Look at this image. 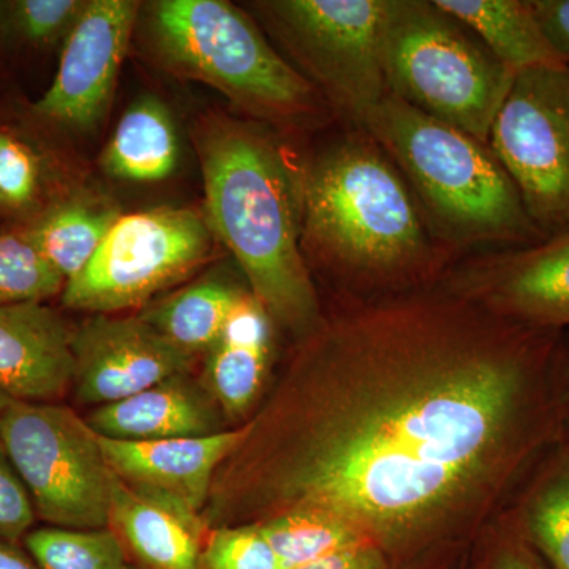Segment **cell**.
Instances as JSON below:
<instances>
[{
    "label": "cell",
    "mask_w": 569,
    "mask_h": 569,
    "mask_svg": "<svg viewBox=\"0 0 569 569\" xmlns=\"http://www.w3.org/2000/svg\"><path fill=\"white\" fill-rule=\"evenodd\" d=\"M208 227L241 266L274 325L307 336L320 323L301 247L299 178L257 127L216 118L198 133Z\"/></svg>",
    "instance_id": "obj_3"
},
{
    "label": "cell",
    "mask_w": 569,
    "mask_h": 569,
    "mask_svg": "<svg viewBox=\"0 0 569 569\" xmlns=\"http://www.w3.org/2000/svg\"><path fill=\"white\" fill-rule=\"evenodd\" d=\"M200 569H287L257 522L208 533Z\"/></svg>",
    "instance_id": "obj_27"
},
{
    "label": "cell",
    "mask_w": 569,
    "mask_h": 569,
    "mask_svg": "<svg viewBox=\"0 0 569 569\" xmlns=\"http://www.w3.org/2000/svg\"><path fill=\"white\" fill-rule=\"evenodd\" d=\"M257 523L287 569L372 545L346 520L318 509H290Z\"/></svg>",
    "instance_id": "obj_24"
},
{
    "label": "cell",
    "mask_w": 569,
    "mask_h": 569,
    "mask_svg": "<svg viewBox=\"0 0 569 569\" xmlns=\"http://www.w3.org/2000/svg\"><path fill=\"white\" fill-rule=\"evenodd\" d=\"M73 332L43 302L0 306V392L20 402H56L71 388Z\"/></svg>",
    "instance_id": "obj_15"
},
{
    "label": "cell",
    "mask_w": 569,
    "mask_h": 569,
    "mask_svg": "<svg viewBox=\"0 0 569 569\" xmlns=\"http://www.w3.org/2000/svg\"><path fill=\"white\" fill-rule=\"evenodd\" d=\"M511 516L550 569H569L568 438L550 449L531 471Z\"/></svg>",
    "instance_id": "obj_20"
},
{
    "label": "cell",
    "mask_w": 569,
    "mask_h": 569,
    "mask_svg": "<svg viewBox=\"0 0 569 569\" xmlns=\"http://www.w3.org/2000/svg\"><path fill=\"white\" fill-rule=\"evenodd\" d=\"M0 569H39L18 542L0 539Z\"/></svg>",
    "instance_id": "obj_34"
},
{
    "label": "cell",
    "mask_w": 569,
    "mask_h": 569,
    "mask_svg": "<svg viewBox=\"0 0 569 569\" xmlns=\"http://www.w3.org/2000/svg\"><path fill=\"white\" fill-rule=\"evenodd\" d=\"M567 438L569 440V419H568V425H567Z\"/></svg>",
    "instance_id": "obj_37"
},
{
    "label": "cell",
    "mask_w": 569,
    "mask_h": 569,
    "mask_svg": "<svg viewBox=\"0 0 569 569\" xmlns=\"http://www.w3.org/2000/svg\"><path fill=\"white\" fill-rule=\"evenodd\" d=\"M134 569H200L208 538L198 512L118 478L110 523Z\"/></svg>",
    "instance_id": "obj_16"
},
{
    "label": "cell",
    "mask_w": 569,
    "mask_h": 569,
    "mask_svg": "<svg viewBox=\"0 0 569 569\" xmlns=\"http://www.w3.org/2000/svg\"><path fill=\"white\" fill-rule=\"evenodd\" d=\"M179 140L170 112L146 97L129 108L102 156L108 174L122 181L159 182L174 173Z\"/></svg>",
    "instance_id": "obj_21"
},
{
    "label": "cell",
    "mask_w": 569,
    "mask_h": 569,
    "mask_svg": "<svg viewBox=\"0 0 569 569\" xmlns=\"http://www.w3.org/2000/svg\"><path fill=\"white\" fill-rule=\"evenodd\" d=\"M0 441L31 497L37 519L63 529H104L118 477L99 436L71 408L11 400Z\"/></svg>",
    "instance_id": "obj_7"
},
{
    "label": "cell",
    "mask_w": 569,
    "mask_h": 569,
    "mask_svg": "<svg viewBox=\"0 0 569 569\" xmlns=\"http://www.w3.org/2000/svg\"><path fill=\"white\" fill-rule=\"evenodd\" d=\"M244 293L220 280H203L146 310L141 317L194 358L197 353H208Z\"/></svg>",
    "instance_id": "obj_23"
},
{
    "label": "cell",
    "mask_w": 569,
    "mask_h": 569,
    "mask_svg": "<svg viewBox=\"0 0 569 569\" xmlns=\"http://www.w3.org/2000/svg\"><path fill=\"white\" fill-rule=\"evenodd\" d=\"M10 402H11L10 397L7 395H3V392H0V415H2V411L6 410L7 407H9Z\"/></svg>",
    "instance_id": "obj_36"
},
{
    "label": "cell",
    "mask_w": 569,
    "mask_h": 569,
    "mask_svg": "<svg viewBox=\"0 0 569 569\" xmlns=\"http://www.w3.org/2000/svg\"><path fill=\"white\" fill-rule=\"evenodd\" d=\"M119 217L114 206L74 198L52 206L24 234L67 283L89 264Z\"/></svg>",
    "instance_id": "obj_22"
},
{
    "label": "cell",
    "mask_w": 569,
    "mask_h": 569,
    "mask_svg": "<svg viewBox=\"0 0 569 569\" xmlns=\"http://www.w3.org/2000/svg\"><path fill=\"white\" fill-rule=\"evenodd\" d=\"M295 569H392V567L388 557L377 546L365 545Z\"/></svg>",
    "instance_id": "obj_33"
},
{
    "label": "cell",
    "mask_w": 569,
    "mask_h": 569,
    "mask_svg": "<svg viewBox=\"0 0 569 569\" xmlns=\"http://www.w3.org/2000/svg\"><path fill=\"white\" fill-rule=\"evenodd\" d=\"M365 132L402 173L437 238L460 258L545 241L492 148L389 93Z\"/></svg>",
    "instance_id": "obj_4"
},
{
    "label": "cell",
    "mask_w": 569,
    "mask_h": 569,
    "mask_svg": "<svg viewBox=\"0 0 569 569\" xmlns=\"http://www.w3.org/2000/svg\"><path fill=\"white\" fill-rule=\"evenodd\" d=\"M489 146L546 239L569 231V63L516 74Z\"/></svg>",
    "instance_id": "obj_10"
},
{
    "label": "cell",
    "mask_w": 569,
    "mask_h": 569,
    "mask_svg": "<svg viewBox=\"0 0 569 569\" xmlns=\"http://www.w3.org/2000/svg\"><path fill=\"white\" fill-rule=\"evenodd\" d=\"M209 234L192 209L121 216L89 264L63 287V306L110 316L146 305L203 263Z\"/></svg>",
    "instance_id": "obj_9"
},
{
    "label": "cell",
    "mask_w": 569,
    "mask_h": 569,
    "mask_svg": "<svg viewBox=\"0 0 569 569\" xmlns=\"http://www.w3.org/2000/svg\"><path fill=\"white\" fill-rule=\"evenodd\" d=\"M565 376H567V387L569 395V340H567V346H565Z\"/></svg>",
    "instance_id": "obj_35"
},
{
    "label": "cell",
    "mask_w": 569,
    "mask_h": 569,
    "mask_svg": "<svg viewBox=\"0 0 569 569\" xmlns=\"http://www.w3.org/2000/svg\"><path fill=\"white\" fill-rule=\"evenodd\" d=\"M477 569H550L522 537L511 512L490 531Z\"/></svg>",
    "instance_id": "obj_31"
},
{
    "label": "cell",
    "mask_w": 569,
    "mask_h": 569,
    "mask_svg": "<svg viewBox=\"0 0 569 569\" xmlns=\"http://www.w3.org/2000/svg\"><path fill=\"white\" fill-rule=\"evenodd\" d=\"M66 280L29 241L28 236H0V306L43 302L62 293Z\"/></svg>",
    "instance_id": "obj_26"
},
{
    "label": "cell",
    "mask_w": 569,
    "mask_h": 569,
    "mask_svg": "<svg viewBox=\"0 0 569 569\" xmlns=\"http://www.w3.org/2000/svg\"><path fill=\"white\" fill-rule=\"evenodd\" d=\"M447 290L530 328H569V231L535 246L459 258L440 280Z\"/></svg>",
    "instance_id": "obj_11"
},
{
    "label": "cell",
    "mask_w": 569,
    "mask_h": 569,
    "mask_svg": "<svg viewBox=\"0 0 569 569\" xmlns=\"http://www.w3.org/2000/svg\"><path fill=\"white\" fill-rule=\"evenodd\" d=\"M546 36L569 63V0H531Z\"/></svg>",
    "instance_id": "obj_32"
},
{
    "label": "cell",
    "mask_w": 569,
    "mask_h": 569,
    "mask_svg": "<svg viewBox=\"0 0 569 569\" xmlns=\"http://www.w3.org/2000/svg\"><path fill=\"white\" fill-rule=\"evenodd\" d=\"M78 402L110 406L170 378L189 373L193 356L183 353L140 317L97 313L71 337Z\"/></svg>",
    "instance_id": "obj_13"
},
{
    "label": "cell",
    "mask_w": 569,
    "mask_h": 569,
    "mask_svg": "<svg viewBox=\"0 0 569 569\" xmlns=\"http://www.w3.org/2000/svg\"><path fill=\"white\" fill-rule=\"evenodd\" d=\"M36 519L31 497L0 441V539L22 541Z\"/></svg>",
    "instance_id": "obj_30"
},
{
    "label": "cell",
    "mask_w": 569,
    "mask_h": 569,
    "mask_svg": "<svg viewBox=\"0 0 569 569\" xmlns=\"http://www.w3.org/2000/svg\"><path fill=\"white\" fill-rule=\"evenodd\" d=\"M298 178L302 253L351 298L432 287L459 260L365 130L350 129Z\"/></svg>",
    "instance_id": "obj_2"
},
{
    "label": "cell",
    "mask_w": 569,
    "mask_h": 569,
    "mask_svg": "<svg viewBox=\"0 0 569 569\" xmlns=\"http://www.w3.org/2000/svg\"><path fill=\"white\" fill-rule=\"evenodd\" d=\"M250 432L252 422L204 437L122 441L99 436V440L108 466L123 485L200 512L213 471L242 447Z\"/></svg>",
    "instance_id": "obj_14"
},
{
    "label": "cell",
    "mask_w": 569,
    "mask_h": 569,
    "mask_svg": "<svg viewBox=\"0 0 569 569\" xmlns=\"http://www.w3.org/2000/svg\"><path fill=\"white\" fill-rule=\"evenodd\" d=\"M306 337L238 449L257 520L328 512L392 567L481 526L567 438L563 332L443 284L350 298Z\"/></svg>",
    "instance_id": "obj_1"
},
{
    "label": "cell",
    "mask_w": 569,
    "mask_h": 569,
    "mask_svg": "<svg viewBox=\"0 0 569 569\" xmlns=\"http://www.w3.org/2000/svg\"><path fill=\"white\" fill-rule=\"evenodd\" d=\"M132 0H89L66 39L58 73L33 110L70 129L89 130L110 107L137 21Z\"/></svg>",
    "instance_id": "obj_12"
},
{
    "label": "cell",
    "mask_w": 569,
    "mask_h": 569,
    "mask_svg": "<svg viewBox=\"0 0 569 569\" xmlns=\"http://www.w3.org/2000/svg\"><path fill=\"white\" fill-rule=\"evenodd\" d=\"M151 32L167 66L212 86L257 118L295 123L329 108L233 3L162 0L153 3Z\"/></svg>",
    "instance_id": "obj_5"
},
{
    "label": "cell",
    "mask_w": 569,
    "mask_h": 569,
    "mask_svg": "<svg viewBox=\"0 0 569 569\" xmlns=\"http://www.w3.org/2000/svg\"><path fill=\"white\" fill-rule=\"evenodd\" d=\"M272 326L263 305L246 291L206 353V387L228 418L244 417L261 395L271 362Z\"/></svg>",
    "instance_id": "obj_18"
},
{
    "label": "cell",
    "mask_w": 569,
    "mask_h": 569,
    "mask_svg": "<svg viewBox=\"0 0 569 569\" xmlns=\"http://www.w3.org/2000/svg\"><path fill=\"white\" fill-rule=\"evenodd\" d=\"M40 168L24 142L0 133V208L22 209L36 200Z\"/></svg>",
    "instance_id": "obj_29"
},
{
    "label": "cell",
    "mask_w": 569,
    "mask_h": 569,
    "mask_svg": "<svg viewBox=\"0 0 569 569\" xmlns=\"http://www.w3.org/2000/svg\"><path fill=\"white\" fill-rule=\"evenodd\" d=\"M126 569H134V568H133V567H130V565H129V567H127Z\"/></svg>",
    "instance_id": "obj_38"
},
{
    "label": "cell",
    "mask_w": 569,
    "mask_h": 569,
    "mask_svg": "<svg viewBox=\"0 0 569 569\" xmlns=\"http://www.w3.org/2000/svg\"><path fill=\"white\" fill-rule=\"evenodd\" d=\"M11 32L32 44L67 39L88 2L82 0H17L2 3Z\"/></svg>",
    "instance_id": "obj_28"
},
{
    "label": "cell",
    "mask_w": 569,
    "mask_h": 569,
    "mask_svg": "<svg viewBox=\"0 0 569 569\" xmlns=\"http://www.w3.org/2000/svg\"><path fill=\"white\" fill-rule=\"evenodd\" d=\"M219 411L208 388L183 373L119 402L97 407L86 421L97 436L112 440H167L224 430Z\"/></svg>",
    "instance_id": "obj_17"
},
{
    "label": "cell",
    "mask_w": 569,
    "mask_h": 569,
    "mask_svg": "<svg viewBox=\"0 0 569 569\" xmlns=\"http://www.w3.org/2000/svg\"><path fill=\"white\" fill-rule=\"evenodd\" d=\"M24 550L39 569H126L122 542L110 527L63 529L44 526L26 535Z\"/></svg>",
    "instance_id": "obj_25"
},
{
    "label": "cell",
    "mask_w": 569,
    "mask_h": 569,
    "mask_svg": "<svg viewBox=\"0 0 569 569\" xmlns=\"http://www.w3.org/2000/svg\"><path fill=\"white\" fill-rule=\"evenodd\" d=\"M257 6L326 104L350 129L365 130L391 93L383 67L387 0H277Z\"/></svg>",
    "instance_id": "obj_8"
},
{
    "label": "cell",
    "mask_w": 569,
    "mask_h": 569,
    "mask_svg": "<svg viewBox=\"0 0 569 569\" xmlns=\"http://www.w3.org/2000/svg\"><path fill=\"white\" fill-rule=\"evenodd\" d=\"M515 71L567 63L552 47L531 0H437Z\"/></svg>",
    "instance_id": "obj_19"
},
{
    "label": "cell",
    "mask_w": 569,
    "mask_h": 569,
    "mask_svg": "<svg viewBox=\"0 0 569 569\" xmlns=\"http://www.w3.org/2000/svg\"><path fill=\"white\" fill-rule=\"evenodd\" d=\"M389 92L489 144L516 73L437 0H387Z\"/></svg>",
    "instance_id": "obj_6"
}]
</instances>
